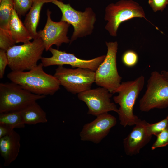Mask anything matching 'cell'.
<instances>
[{"instance_id": "cell-20", "label": "cell", "mask_w": 168, "mask_h": 168, "mask_svg": "<svg viewBox=\"0 0 168 168\" xmlns=\"http://www.w3.org/2000/svg\"><path fill=\"white\" fill-rule=\"evenodd\" d=\"M13 0H0V28L9 30V22L13 9Z\"/></svg>"}, {"instance_id": "cell-27", "label": "cell", "mask_w": 168, "mask_h": 168, "mask_svg": "<svg viewBox=\"0 0 168 168\" xmlns=\"http://www.w3.org/2000/svg\"><path fill=\"white\" fill-rule=\"evenodd\" d=\"M8 60L7 51L0 49V78H3L7 66L8 65Z\"/></svg>"}, {"instance_id": "cell-18", "label": "cell", "mask_w": 168, "mask_h": 168, "mask_svg": "<svg viewBox=\"0 0 168 168\" xmlns=\"http://www.w3.org/2000/svg\"><path fill=\"white\" fill-rule=\"evenodd\" d=\"M24 123L35 125L48 121L46 112L40 106L35 102L20 111Z\"/></svg>"}, {"instance_id": "cell-29", "label": "cell", "mask_w": 168, "mask_h": 168, "mask_svg": "<svg viewBox=\"0 0 168 168\" xmlns=\"http://www.w3.org/2000/svg\"><path fill=\"white\" fill-rule=\"evenodd\" d=\"M161 73L163 77L168 81V69L167 70H163L161 72Z\"/></svg>"}, {"instance_id": "cell-22", "label": "cell", "mask_w": 168, "mask_h": 168, "mask_svg": "<svg viewBox=\"0 0 168 168\" xmlns=\"http://www.w3.org/2000/svg\"><path fill=\"white\" fill-rule=\"evenodd\" d=\"M16 44L10 31L0 28V49L7 51Z\"/></svg>"}, {"instance_id": "cell-8", "label": "cell", "mask_w": 168, "mask_h": 168, "mask_svg": "<svg viewBox=\"0 0 168 168\" xmlns=\"http://www.w3.org/2000/svg\"><path fill=\"white\" fill-rule=\"evenodd\" d=\"M107 51L105 57L95 72L96 85L105 88L112 94L120 84L122 77L117 68V41L106 42Z\"/></svg>"}, {"instance_id": "cell-26", "label": "cell", "mask_w": 168, "mask_h": 168, "mask_svg": "<svg viewBox=\"0 0 168 168\" xmlns=\"http://www.w3.org/2000/svg\"><path fill=\"white\" fill-rule=\"evenodd\" d=\"M148 3L153 11H163L168 4V0H148Z\"/></svg>"}, {"instance_id": "cell-3", "label": "cell", "mask_w": 168, "mask_h": 168, "mask_svg": "<svg viewBox=\"0 0 168 168\" xmlns=\"http://www.w3.org/2000/svg\"><path fill=\"white\" fill-rule=\"evenodd\" d=\"M45 49L43 41L39 37L21 45H15L7 51L8 66L12 71L29 70L38 65Z\"/></svg>"}, {"instance_id": "cell-4", "label": "cell", "mask_w": 168, "mask_h": 168, "mask_svg": "<svg viewBox=\"0 0 168 168\" xmlns=\"http://www.w3.org/2000/svg\"><path fill=\"white\" fill-rule=\"evenodd\" d=\"M51 3L60 10L62 13L60 21L71 25L73 27L70 44L78 38L86 36L92 33L96 16L91 8H86L82 12L74 9L69 3L65 4L62 1L52 0Z\"/></svg>"}, {"instance_id": "cell-15", "label": "cell", "mask_w": 168, "mask_h": 168, "mask_svg": "<svg viewBox=\"0 0 168 168\" xmlns=\"http://www.w3.org/2000/svg\"><path fill=\"white\" fill-rule=\"evenodd\" d=\"M21 137L14 130L9 135L0 138V153L7 166L18 157L20 151Z\"/></svg>"}, {"instance_id": "cell-24", "label": "cell", "mask_w": 168, "mask_h": 168, "mask_svg": "<svg viewBox=\"0 0 168 168\" xmlns=\"http://www.w3.org/2000/svg\"><path fill=\"white\" fill-rule=\"evenodd\" d=\"M138 56L137 53L132 50L125 51L122 56V61L124 64L128 67H133L137 63Z\"/></svg>"}, {"instance_id": "cell-13", "label": "cell", "mask_w": 168, "mask_h": 168, "mask_svg": "<svg viewBox=\"0 0 168 168\" xmlns=\"http://www.w3.org/2000/svg\"><path fill=\"white\" fill-rule=\"evenodd\" d=\"M117 124L116 118L108 113L96 116L93 121L85 124L79 135L81 140L98 144Z\"/></svg>"}, {"instance_id": "cell-12", "label": "cell", "mask_w": 168, "mask_h": 168, "mask_svg": "<svg viewBox=\"0 0 168 168\" xmlns=\"http://www.w3.org/2000/svg\"><path fill=\"white\" fill-rule=\"evenodd\" d=\"M51 14V12L48 9L45 26L42 30L38 32V37L42 40L45 50L47 51L53 45L58 49L62 44L68 43L70 41L67 35L70 25L61 21L59 22L53 21Z\"/></svg>"}, {"instance_id": "cell-30", "label": "cell", "mask_w": 168, "mask_h": 168, "mask_svg": "<svg viewBox=\"0 0 168 168\" xmlns=\"http://www.w3.org/2000/svg\"><path fill=\"white\" fill-rule=\"evenodd\" d=\"M59 0V1H63V0Z\"/></svg>"}, {"instance_id": "cell-11", "label": "cell", "mask_w": 168, "mask_h": 168, "mask_svg": "<svg viewBox=\"0 0 168 168\" xmlns=\"http://www.w3.org/2000/svg\"><path fill=\"white\" fill-rule=\"evenodd\" d=\"M49 50L52 54V56L42 57L41 59V63L44 67L68 65L73 68L87 69L95 72L106 56L104 55L92 59L85 60L78 58L73 54L59 50L52 47Z\"/></svg>"}, {"instance_id": "cell-9", "label": "cell", "mask_w": 168, "mask_h": 168, "mask_svg": "<svg viewBox=\"0 0 168 168\" xmlns=\"http://www.w3.org/2000/svg\"><path fill=\"white\" fill-rule=\"evenodd\" d=\"M54 76L68 92L79 94L91 89L95 81V72L81 68L75 69L58 66Z\"/></svg>"}, {"instance_id": "cell-10", "label": "cell", "mask_w": 168, "mask_h": 168, "mask_svg": "<svg viewBox=\"0 0 168 168\" xmlns=\"http://www.w3.org/2000/svg\"><path fill=\"white\" fill-rule=\"evenodd\" d=\"M112 95L108 90L101 87L86 90L78 94L77 96L87 106V114L97 116L111 111L118 113V109L111 101Z\"/></svg>"}, {"instance_id": "cell-6", "label": "cell", "mask_w": 168, "mask_h": 168, "mask_svg": "<svg viewBox=\"0 0 168 168\" xmlns=\"http://www.w3.org/2000/svg\"><path fill=\"white\" fill-rule=\"evenodd\" d=\"M46 96L35 94L12 82L0 83V113L20 111Z\"/></svg>"}, {"instance_id": "cell-2", "label": "cell", "mask_w": 168, "mask_h": 168, "mask_svg": "<svg viewBox=\"0 0 168 168\" xmlns=\"http://www.w3.org/2000/svg\"><path fill=\"white\" fill-rule=\"evenodd\" d=\"M145 82L144 77L141 76L134 80L122 82L114 92L118 94L113 100L119 105L117 114L120 124L124 127L135 125L139 119L133 110Z\"/></svg>"}, {"instance_id": "cell-28", "label": "cell", "mask_w": 168, "mask_h": 168, "mask_svg": "<svg viewBox=\"0 0 168 168\" xmlns=\"http://www.w3.org/2000/svg\"><path fill=\"white\" fill-rule=\"evenodd\" d=\"M14 129L2 124H0V138L10 134Z\"/></svg>"}, {"instance_id": "cell-14", "label": "cell", "mask_w": 168, "mask_h": 168, "mask_svg": "<svg viewBox=\"0 0 168 168\" xmlns=\"http://www.w3.org/2000/svg\"><path fill=\"white\" fill-rule=\"evenodd\" d=\"M147 123L145 120L139 119L131 131L123 139L124 148L127 155L132 156L139 154L140 150L149 142L152 136L147 133Z\"/></svg>"}, {"instance_id": "cell-25", "label": "cell", "mask_w": 168, "mask_h": 168, "mask_svg": "<svg viewBox=\"0 0 168 168\" xmlns=\"http://www.w3.org/2000/svg\"><path fill=\"white\" fill-rule=\"evenodd\" d=\"M156 137V140L151 147L152 150L163 147L168 145V125Z\"/></svg>"}, {"instance_id": "cell-1", "label": "cell", "mask_w": 168, "mask_h": 168, "mask_svg": "<svg viewBox=\"0 0 168 168\" xmlns=\"http://www.w3.org/2000/svg\"><path fill=\"white\" fill-rule=\"evenodd\" d=\"M41 63L27 72L12 71L8 78L25 90L41 95H52L60 89L59 82L54 75L46 73Z\"/></svg>"}, {"instance_id": "cell-21", "label": "cell", "mask_w": 168, "mask_h": 168, "mask_svg": "<svg viewBox=\"0 0 168 168\" xmlns=\"http://www.w3.org/2000/svg\"><path fill=\"white\" fill-rule=\"evenodd\" d=\"M168 125V115L163 120L158 122L153 123H147L146 130L147 134L150 136L152 135L157 136Z\"/></svg>"}, {"instance_id": "cell-5", "label": "cell", "mask_w": 168, "mask_h": 168, "mask_svg": "<svg viewBox=\"0 0 168 168\" xmlns=\"http://www.w3.org/2000/svg\"><path fill=\"white\" fill-rule=\"evenodd\" d=\"M145 17L142 7L132 0H121L109 4L105 9L104 19L107 21L105 29L112 36L117 35V30L123 22L134 18Z\"/></svg>"}, {"instance_id": "cell-19", "label": "cell", "mask_w": 168, "mask_h": 168, "mask_svg": "<svg viewBox=\"0 0 168 168\" xmlns=\"http://www.w3.org/2000/svg\"><path fill=\"white\" fill-rule=\"evenodd\" d=\"M0 124L6 125L12 129L23 128L25 125L20 111L0 113Z\"/></svg>"}, {"instance_id": "cell-23", "label": "cell", "mask_w": 168, "mask_h": 168, "mask_svg": "<svg viewBox=\"0 0 168 168\" xmlns=\"http://www.w3.org/2000/svg\"><path fill=\"white\" fill-rule=\"evenodd\" d=\"M14 8L20 16H24L30 10L33 4V0H13Z\"/></svg>"}, {"instance_id": "cell-16", "label": "cell", "mask_w": 168, "mask_h": 168, "mask_svg": "<svg viewBox=\"0 0 168 168\" xmlns=\"http://www.w3.org/2000/svg\"><path fill=\"white\" fill-rule=\"evenodd\" d=\"M9 30L16 43L24 44L30 42L33 39L30 32L19 17L14 8L9 22Z\"/></svg>"}, {"instance_id": "cell-17", "label": "cell", "mask_w": 168, "mask_h": 168, "mask_svg": "<svg viewBox=\"0 0 168 168\" xmlns=\"http://www.w3.org/2000/svg\"><path fill=\"white\" fill-rule=\"evenodd\" d=\"M52 0H33L32 6L26 15L24 24L28 29L33 39L38 38L37 28L38 24L40 14L43 5L51 2Z\"/></svg>"}, {"instance_id": "cell-7", "label": "cell", "mask_w": 168, "mask_h": 168, "mask_svg": "<svg viewBox=\"0 0 168 168\" xmlns=\"http://www.w3.org/2000/svg\"><path fill=\"white\" fill-rule=\"evenodd\" d=\"M168 107V81L158 72L154 71L147 81V89L140 99L139 108L147 112L154 108Z\"/></svg>"}]
</instances>
